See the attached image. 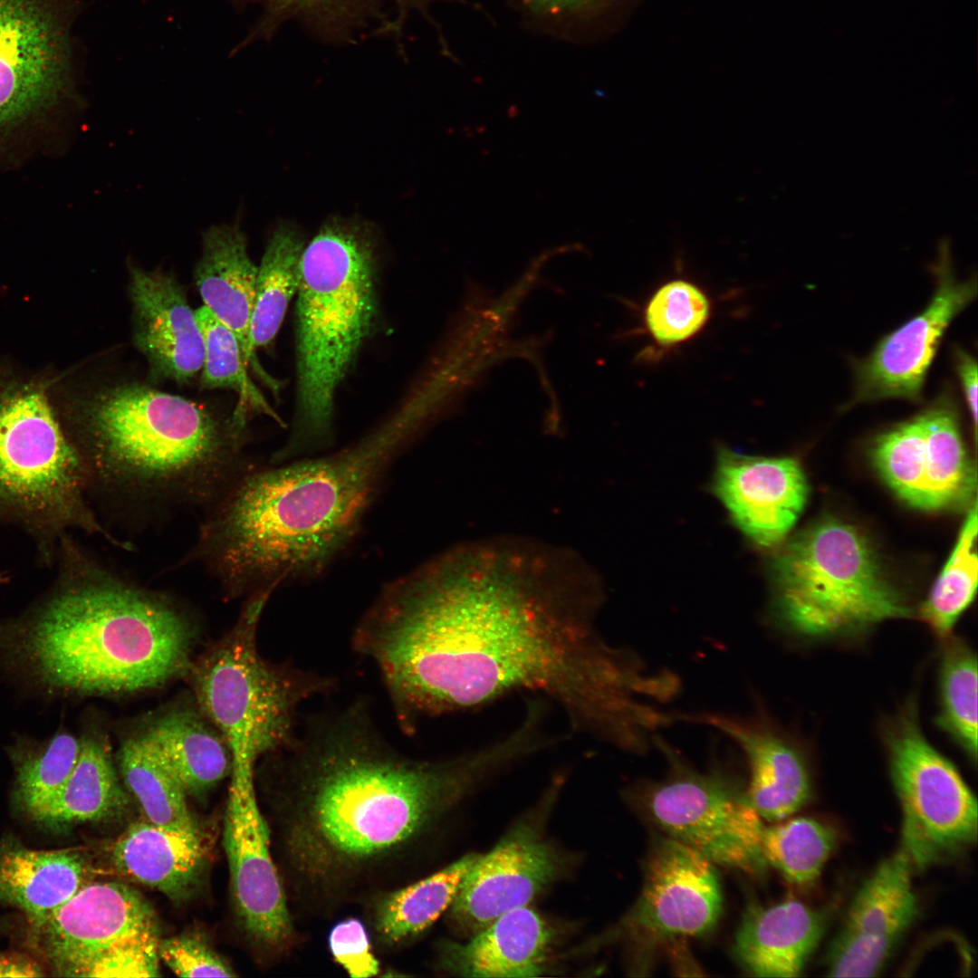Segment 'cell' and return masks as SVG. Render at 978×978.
<instances>
[{
	"instance_id": "cell-1",
	"label": "cell",
	"mask_w": 978,
	"mask_h": 978,
	"mask_svg": "<svg viewBox=\"0 0 978 978\" xmlns=\"http://www.w3.org/2000/svg\"><path fill=\"white\" fill-rule=\"evenodd\" d=\"M595 609L567 591L464 586L439 563L386 586L353 646L375 663L408 733L419 717L534 691L575 730L610 742L632 714L638 678L599 635Z\"/></svg>"
},
{
	"instance_id": "cell-2",
	"label": "cell",
	"mask_w": 978,
	"mask_h": 978,
	"mask_svg": "<svg viewBox=\"0 0 978 978\" xmlns=\"http://www.w3.org/2000/svg\"><path fill=\"white\" fill-rule=\"evenodd\" d=\"M281 752L291 878L332 897L406 854L442 811L513 761L501 738L446 759L407 757L356 705L317 722Z\"/></svg>"
},
{
	"instance_id": "cell-3",
	"label": "cell",
	"mask_w": 978,
	"mask_h": 978,
	"mask_svg": "<svg viewBox=\"0 0 978 978\" xmlns=\"http://www.w3.org/2000/svg\"><path fill=\"white\" fill-rule=\"evenodd\" d=\"M406 427L324 457L246 475L206 530L205 546L237 591L320 575L360 530Z\"/></svg>"
},
{
	"instance_id": "cell-4",
	"label": "cell",
	"mask_w": 978,
	"mask_h": 978,
	"mask_svg": "<svg viewBox=\"0 0 978 978\" xmlns=\"http://www.w3.org/2000/svg\"><path fill=\"white\" fill-rule=\"evenodd\" d=\"M55 561L52 590L26 637L29 658L45 682L120 695L160 686L190 669L194 629L171 604L117 579L70 534Z\"/></svg>"
},
{
	"instance_id": "cell-5",
	"label": "cell",
	"mask_w": 978,
	"mask_h": 978,
	"mask_svg": "<svg viewBox=\"0 0 978 978\" xmlns=\"http://www.w3.org/2000/svg\"><path fill=\"white\" fill-rule=\"evenodd\" d=\"M76 446L97 482L194 490L219 481L241 433L232 418L139 383L108 387L85 406Z\"/></svg>"
},
{
	"instance_id": "cell-6",
	"label": "cell",
	"mask_w": 978,
	"mask_h": 978,
	"mask_svg": "<svg viewBox=\"0 0 978 978\" xmlns=\"http://www.w3.org/2000/svg\"><path fill=\"white\" fill-rule=\"evenodd\" d=\"M373 251L362 230L323 225L303 248L297 290V420L292 457L329 435L338 386L375 313Z\"/></svg>"
},
{
	"instance_id": "cell-7",
	"label": "cell",
	"mask_w": 978,
	"mask_h": 978,
	"mask_svg": "<svg viewBox=\"0 0 978 978\" xmlns=\"http://www.w3.org/2000/svg\"><path fill=\"white\" fill-rule=\"evenodd\" d=\"M273 590L253 592L232 630L190 667L197 703L229 750L230 772L254 773L261 757L290 746L299 706L333 685L262 657L257 628Z\"/></svg>"
},
{
	"instance_id": "cell-8",
	"label": "cell",
	"mask_w": 978,
	"mask_h": 978,
	"mask_svg": "<svg viewBox=\"0 0 978 978\" xmlns=\"http://www.w3.org/2000/svg\"><path fill=\"white\" fill-rule=\"evenodd\" d=\"M87 467L42 389L0 396V523L33 541L43 564L54 563L61 540L77 529L116 541L87 502Z\"/></svg>"
},
{
	"instance_id": "cell-9",
	"label": "cell",
	"mask_w": 978,
	"mask_h": 978,
	"mask_svg": "<svg viewBox=\"0 0 978 978\" xmlns=\"http://www.w3.org/2000/svg\"><path fill=\"white\" fill-rule=\"evenodd\" d=\"M772 572L780 621L806 639L852 637L910 614L867 539L836 519L819 521L793 537Z\"/></svg>"
},
{
	"instance_id": "cell-10",
	"label": "cell",
	"mask_w": 978,
	"mask_h": 978,
	"mask_svg": "<svg viewBox=\"0 0 978 978\" xmlns=\"http://www.w3.org/2000/svg\"><path fill=\"white\" fill-rule=\"evenodd\" d=\"M891 779L903 813L901 850L924 869L975 842L977 801L953 763L924 735L915 702L886 727Z\"/></svg>"
},
{
	"instance_id": "cell-11",
	"label": "cell",
	"mask_w": 978,
	"mask_h": 978,
	"mask_svg": "<svg viewBox=\"0 0 978 978\" xmlns=\"http://www.w3.org/2000/svg\"><path fill=\"white\" fill-rule=\"evenodd\" d=\"M79 0H0V128L53 106L76 58Z\"/></svg>"
},
{
	"instance_id": "cell-12",
	"label": "cell",
	"mask_w": 978,
	"mask_h": 978,
	"mask_svg": "<svg viewBox=\"0 0 978 978\" xmlns=\"http://www.w3.org/2000/svg\"><path fill=\"white\" fill-rule=\"evenodd\" d=\"M670 753L675 775L647 797L654 820L670 838L714 864L762 871L766 866L761 849L764 827L746 794L719 775L688 770Z\"/></svg>"
},
{
	"instance_id": "cell-13",
	"label": "cell",
	"mask_w": 978,
	"mask_h": 978,
	"mask_svg": "<svg viewBox=\"0 0 978 978\" xmlns=\"http://www.w3.org/2000/svg\"><path fill=\"white\" fill-rule=\"evenodd\" d=\"M871 458L893 492L920 510L966 506L976 491L956 414L942 399L878 436Z\"/></svg>"
},
{
	"instance_id": "cell-14",
	"label": "cell",
	"mask_w": 978,
	"mask_h": 978,
	"mask_svg": "<svg viewBox=\"0 0 978 978\" xmlns=\"http://www.w3.org/2000/svg\"><path fill=\"white\" fill-rule=\"evenodd\" d=\"M232 893L240 923L259 945L283 953L295 939L286 893L271 853L254 776L231 774L224 821Z\"/></svg>"
},
{
	"instance_id": "cell-15",
	"label": "cell",
	"mask_w": 978,
	"mask_h": 978,
	"mask_svg": "<svg viewBox=\"0 0 978 978\" xmlns=\"http://www.w3.org/2000/svg\"><path fill=\"white\" fill-rule=\"evenodd\" d=\"M722 904L714 863L669 837L649 854L640 896L618 929L652 941L701 935L715 925Z\"/></svg>"
},
{
	"instance_id": "cell-16",
	"label": "cell",
	"mask_w": 978,
	"mask_h": 978,
	"mask_svg": "<svg viewBox=\"0 0 978 978\" xmlns=\"http://www.w3.org/2000/svg\"><path fill=\"white\" fill-rule=\"evenodd\" d=\"M937 275V285L926 308L883 337L870 355L858 363L855 394L849 406L886 398H921L941 338L977 293L975 279L957 281L944 264Z\"/></svg>"
},
{
	"instance_id": "cell-17",
	"label": "cell",
	"mask_w": 978,
	"mask_h": 978,
	"mask_svg": "<svg viewBox=\"0 0 978 978\" xmlns=\"http://www.w3.org/2000/svg\"><path fill=\"white\" fill-rule=\"evenodd\" d=\"M913 869L907 856L899 849L864 882L830 947V976L871 977L882 969L917 915Z\"/></svg>"
},
{
	"instance_id": "cell-18",
	"label": "cell",
	"mask_w": 978,
	"mask_h": 978,
	"mask_svg": "<svg viewBox=\"0 0 978 978\" xmlns=\"http://www.w3.org/2000/svg\"><path fill=\"white\" fill-rule=\"evenodd\" d=\"M713 491L733 523L752 542H781L801 515L809 494L805 475L791 457L750 455L718 449Z\"/></svg>"
},
{
	"instance_id": "cell-19",
	"label": "cell",
	"mask_w": 978,
	"mask_h": 978,
	"mask_svg": "<svg viewBox=\"0 0 978 978\" xmlns=\"http://www.w3.org/2000/svg\"><path fill=\"white\" fill-rule=\"evenodd\" d=\"M34 926L42 951L63 976L104 947L158 933L155 914L147 900L117 882L87 883Z\"/></svg>"
},
{
	"instance_id": "cell-20",
	"label": "cell",
	"mask_w": 978,
	"mask_h": 978,
	"mask_svg": "<svg viewBox=\"0 0 978 978\" xmlns=\"http://www.w3.org/2000/svg\"><path fill=\"white\" fill-rule=\"evenodd\" d=\"M558 872L552 849L528 826H519L463 878L450 918L458 929L476 934L513 909L526 906Z\"/></svg>"
},
{
	"instance_id": "cell-21",
	"label": "cell",
	"mask_w": 978,
	"mask_h": 978,
	"mask_svg": "<svg viewBox=\"0 0 978 978\" xmlns=\"http://www.w3.org/2000/svg\"><path fill=\"white\" fill-rule=\"evenodd\" d=\"M133 340L159 377L187 383L203 368L204 337L196 311L173 275L129 266Z\"/></svg>"
},
{
	"instance_id": "cell-22",
	"label": "cell",
	"mask_w": 978,
	"mask_h": 978,
	"mask_svg": "<svg viewBox=\"0 0 978 978\" xmlns=\"http://www.w3.org/2000/svg\"><path fill=\"white\" fill-rule=\"evenodd\" d=\"M260 7V16L239 50L269 40L286 24H295L312 38L331 46H350L376 37L400 36L408 8L421 0H245Z\"/></svg>"
},
{
	"instance_id": "cell-23",
	"label": "cell",
	"mask_w": 978,
	"mask_h": 978,
	"mask_svg": "<svg viewBox=\"0 0 978 978\" xmlns=\"http://www.w3.org/2000/svg\"><path fill=\"white\" fill-rule=\"evenodd\" d=\"M551 932L526 906L506 912L465 944L442 943L443 970L464 977H534L544 971Z\"/></svg>"
},
{
	"instance_id": "cell-24",
	"label": "cell",
	"mask_w": 978,
	"mask_h": 978,
	"mask_svg": "<svg viewBox=\"0 0 978 978\" xmlns=\"http://www.w3.org/2000/svg\"><path fill=\"white\" fill-rule=\"evenodd\" d=\"M825 914L797 900L748 906L735 935L739 964L758 977H796L818 945Z\"/></svg>"
},
{
	"instance_id": "cell-25",
	"label": "cell",
	"mask_w": 978,
	"mask_h": 978,
	"mask_svg": "<svg viewBox=\"0 0 978 978\" xmlns=\"http://www.w3.org/2000/svg\"><path fill=\"white\" fill-rule=\"evenodd\" d=\"M734 739L747 756L750 782L745 792L760 817L771 821L788 818L810 795L809 767L803 752L790 739L770 729L740 724L722 716H705Z\"/></svg>"
},
{
	"instance_id": "cell-26",
	"label": "cell",
	"mask_w": 978,
	"mask_h": 978,
	"mask_svg": "<svg viewBox=\"0 0 978 978\" xmlns=\"http://www.w3.org/2000/svg\"><path fill=\"white\" fill-rule=\"evenodd\" d=\"M257 272L237 225H212L203 234L196 285L204 306L236 336L247 367L257 365L250 346Z\"/></svg>"
},
{
	"instance_id": "cell-27",
	"label": "cell",
	"mask_w": 978,
	"mask_h": 978,
	"mask_svg": "<svg viewBox=\"0 0 978 978\" xmlns=\"http://www.w3.org/2000/svg\"><path fill=\"white\" fill-rule=\"evenodd\" d=\"M111 858L117 870L129 878L181 900L200 880L205 852L198 833L144 820L129 825L116 839Z\"/></svg>"
},
{
	"instance_id": "cell-28",
	"label": "cell",
	"mask_w": 978,
	"mask_h": 978,
	"mask_svg": "<svg viewBox=\"0 0 978 978\" xmlns=\"http://www.w3.org/2000/svg\"><path fill=\"white\" fill-rule=\"evenodd\" d=\"M91 867L78 849L34 850L0 842V903L40 922L89 883Z\"/></svg>"
},
{
	"instance_id": "cell-29",
	"label": "cell",
	"mask_w": 978,
	"mask_h": 978,
	"mask_svg": "<svg viewBox=\"0 0 978 978\" xmlns=\"http://www.w3.org/2000/svg\"><path fill=\"white\" fill-rule=\"evenodd\" d=\"M139 738L187 794L202 795L230 772L231 757L225 740L193 711L166 714Z\"/></svg>"
},
{
	"instance_id": "cell-30",
	"label": "cell",
	"mask_w": 978,
	"mask_h": 978,
	"mask_svg": "<svg viewBox=\"0 0 978 978\" xmlns=\"http://www.w3.org/2000/svg\"><path fill=\"white\" fill-rule=\"evenodd\" d=\"M478 857L466 855L432 875L381 895L372 913L377 939L384 945L396 946L430 927L452 905Z\"/></svg>"
},
{
	"instance_id": "cell-31",
	"label": "cell",
	"mask_w": 978,
	"mask_h": 978,
	"mask_svg": "<svg viewBox=\"0 0 978 978\" xmlns=\"http://www.w3.org/2000/svg\"><path fill=\"white\" fill-rule=\"evenodd\" d=\"M127 803L109 747L101 739H81L77 762L54 798L33 817L50 825L101 820Z\"/></svg>"
},
{
	"instance_id": "cell-32",
	"label": "cell",
	"mask_w": 978,
	"mask_h": 978,
	"mask_svg": "<svg viewBox=\"0 0 978 978\" xmlns=\"http://www.w3.org/2000/svg\"><path fill=\"white\" fill-rule=\"evenodd\" d=\"M119 768L124 785L139 804L145 820L171 830L198 833L187 807V792L139 736L122 744Z\"/></svg>"
},
{
	"instance_id": "cell-33",
	"label": "cell",
	"mask_w": 978,
	"mask_h": 978,
	"mask_svg": "<svg viewBox=\"0 0 978 978\" xmlns=\"http://www.w3.org/2000/svg\"><path fill=\"white\" fill-rule=\"evenodd\" d=\"M302 241L289 227L277 229L271 237L258 267L254 306L250 327V346L255 350L276 335L287 306L297 292Z\"/></svg>"
},
{
	"instance_id": "cell-34",
	"label": "cell",
	"mask_w": 978,
	"mask_h": 978,
	"mask_svg": "<svg viewBox=\"0 0 978 978\" xmlns=\"http://www.w3.org/2000/svg\"><path fill=\"white\" fill-rule=\"evenodd\" d=\"M939 673L940 712L936 724L977 759V658L963 639L943 641Z\"/></svg>"
},
{
	"instance_id": "cell-35",
	"label": "cell",
	"mask_w": 978,
	"mask_h": 978,
	"mask_svg": "<svg viewBox=\"0 0 978 978\" xmlns=\"http://www.w3.org/2000/svg\"><path fill=\"white\" fill-rule=\"evenodd\" d=\"M204 341L205 358L201 370L203 388H231L239 403L232 416L235 428L242 432L249 410L264 413L279 421L247 374L241 345L236 336L204 305L196 310Z\"/></svg>"
},
{
	"instance_id": "cell-36",
	"label": "cell",
	"mask_w": 978,
	"mask_h": 978,
	"mask_svg": "<svg viewBox=\"0 0 978 978\" xmlns=\"http://www.w3.org/2000/svg\"><path fill=\"white\" fill-rule=\"evenodd\" d=\"M967 514L941 574L920 608V618L943 642L973 601L977 587V506Z\"/></svg>"
},
{
	"instance_id": "cell-37",
	"label": "cell",
	"mask_w": 978,
	"mask_h": 978,
	"mask_svg": "<svg viewBox=\"0 0 978 978\" xmlns=\"http://www.w3.org/2000/svg\"><path fill=\"white\" fill-rule=\"evenodd\" d=\"M836 842L834 831L810 818L763 829L762 855L790 882L805 885L820 874Z\"/></svg>"
},
{
	"instance_id": "cell-38",
	"label": "cell",
	"mask_w": 978,
	"mask_h": 978,
	"mask_svg": "<svg viewBox=\"0 0 978 978\" xmlns=\"http://www.w3.org/2000/svg\"><path fill=\"white\" fill-rule=\"evenodd\" d=\"M81 739L56 734L45 745L20 762L16 796L32 816L48 804L71 775L80 754Z\"/></svg>"
},
{
	"instance_id": "cell-39",
	"label": "cell",
	"mask_w": 978,
	"mask_h": 978,
	"mask_svg": "<svg viewBox=\"0 0 978 978\" xmlns=\"http://www.w3.org/2000/svg\"><path fill=\"white\" fill-rule=\"evenodd\" d=\"M710 302L695 284L674 280L662 285L645 311V322L652 338L670 346L690 339L708 320Z\"/></svg>"
},
{
	"instance_id": "cell-40",
	"label": "cell",
	"mask_w": 978,
	"mask_h": 978,
	"mask_svg": "<svg viewBox=\"0 0 978 978\" xmlns=\"http://www.w3.org/2000/svg\"><path fill=\"white\" fill-rule=\"evenodd\" d=\"M158 933L135 935L89 955L68 973L82 977H157L159 975Z\"/></svg>"
},
{
	"instance_id": "cell-41",
	"label": "cell",
	"mask_w": 978,
	"mask_h": 978,
	"mask_svg": "<svg viewBox=\"0 0 978 978\" xmlns=\"http://www.w3.org/2000/svg\"><path fill=\"white\" fill-rule=\"evenodd\" d=\"M159 958L180 977L236 976L231 966L205 941L179 935L158 942Z\"/></svg>"
},
{
	"instance_id": "cell-42",
	"label": "cell",
	"mask_w": 978,
	"mask_h": 978,
	"mask_svg": "<svg viewBox=\"0 0 978 978\" xmlns=\"http://www.w3.org/2000/svg\"><path fill=\"white\" fill-rule=\"evenodd\" d=\"M334 961L352 978H368L379 973V963L371 950L369 933L356 917L335 924L328 936Z\"/></svg>"
},
{
	"instance_id": "cell-43",
	"label": "cell",
	"mask_w": 978,
	"mask_h": 978,
	"mask_svg": "<svg viewBox=\"0 0 978 978\" xmlns=\"http://www.w3.org/2000/svg\"><path fill=\"white\" fill-rule=\"evenodd\" d=\"M606 0H522L532 14L542 17L580 18L599 9Z\"/></svg>"
},
{
	"instance_id": "cell-44",
	"label": "cell",
	"mask_w": 978,
	"mask_h": 978,
	"mask_svg": "<svg viewBox=\"0 0 978 978\" xmlns=\"http://www.w3.org/2000/svg\"><path fill=\"white\" fill-rule=\"evenodd\" d=\"M956 372L959 377L965 400L971 414L974 434L977 427V362L962 350L955 351Z\"/></svg>"
},
{
	"instance_id": "cell-45",
	"label": "cell",
	"mask_w": 978,
	"mask_h": 978,
	"mask_svg": "<svg viewBox=\"0 0 978 978\" xmlns=\"http://www.w3.org/2000/svg\"><path fill=\"white\" fill-rule=\"evenodd\" d=\"M42 967L32 958L14 952H0V977H40Z\"/></svg>"
},
{
	"instance_id": "cell-46",
	"label": "cell",
	"mask_w": 978,
	"mask_h": 978,
	"mask_svg": "<svg viewBox=\"0 0 978 978\" xmlns=\"http://www.w3.org/2000/svg\"><path fill=\"white\" fill-rule=\"evenodd\" d=\"M9 580L7 573L0 571V586L6 583Z\"/></svg>"
}]
</instances>
